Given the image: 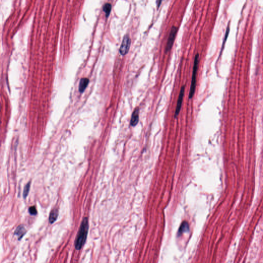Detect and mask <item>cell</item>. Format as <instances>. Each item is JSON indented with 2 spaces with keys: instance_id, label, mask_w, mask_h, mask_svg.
Here are the masks:
<instances>
[{
  "instance_id": "1",
  "label": "cell",
  "mask_w": 263,
  "mask_h": 263,
  "mask_svg": "<svg viewBox=\"0 0 263 263\" xmlns=\"http://www.w3.org/2000/svg\"><path fill=\"white\" fill-rule=\"evenodd\" d=\"M88 219L87 217H85L81 224L80 228L79 230L78 235L75 241V248L77 250H80L83 246L85 245L87 240L88 234Z\"/></svg>"
},
{
  "instance_id": "2",
  "label": "cell",
  "mask_w": 263,
  "mask_h": 263,
  "mask_svg": "<svg viewBox=\"0 0 263 263\" xmlns=\"http://www.w3.org/2000/svg\"><path fill=\"white\" fill-rule=\"evenodd\" d=\"M199 63V54H196L194 58V65H193V72H192V80H191V87L190 89L189 92V99L192 98L194 93H195V88L196 85V75H197V69H198V65Z\"/></svg>"
},
{
  "instance_id": "3",
  "label": "cell",
  "mask_w": 263,
  "mask_h": 263,
  "mask_svg": "<svg viewBox=\"0 0 263 263\" xmlns=\"http://www.w3.org/2000/svg\"><path fill=\"white\" fill-rule=\"evenodd\" d=\"M131 44V40L128 34H125L121 44L119 48V52L121 55L125 56L127 54L130 50Z\"/></svg>"
},
{
  "instance_id": "4",
  "label": "cell",
  "mask_w": 263,
  "mask_h": 263,
  "mask_svg": "<svg viewBox=\"0 0 263 263\" xmlns=\"http://www.w3.org/2000/svg\"><path fill=\"white\" fill-rule=\"evenodd\" d=\"M178 31V28L175 26H172L171 28V32L169 34V38L168 39L166 47L165 49V52H168L171 50L173 46V43L174 42L175 37L176 36L177 32Z\"/></svg>"
},
{
  "instance_id": "5",
  "label": "cell",
  "mask_w": 263,
  "mask_h": 263,
  "mask_svg": "<svg viewBox=\"0 0 263 263\" xmlns=\"http://www.w3.org/2000/svg\"><path fill=\"white\" fill-rule=\"evenodd\" d=\"M185 86L183 85L181 88L180 92H179V94L178 100H177V102L176 107V110H175V115H174V117H175V118H176L177 116L178 115L179 113L180 112L181 105H182L183 98L184 94H185Z\"/></svg>"
},
{
  "instance_id": "6",
  "label": "cell",
  "mask_w": 263,
  "mask_h": 263,
  "mask_svg": "<svg viewBox=\"0 0 263 263\" xmlns=\"http://www.w3.org/2000/svg\"><path fill=\"white\" fill-rule=\"evenodd\" d=\"M139 118V110L138 107L135 109L132 115L131 119V125L132 126H136L138 123Z\"/></svg>"
},
{
  "instance_id": "7",
  "label": "cell",
  "mask_w": 263,
  "mask_h": 263,
  "mask_svg": "<svg viewBox=\"0 0 263 263\" xmlns=\"http://www.w3.org/2000/svg\"><path fill=\"white\" fill-rule=\"evenodd\" d=\"M189 224L187 221H183L181 224V226L179 227L178 231V235L181 236L183 233L187 232L189 231Z\"/></svg>"
},
{
  "instance_id": "8",
  "label": "cell",
  "mask_w": 263,
  "mask_h": 263,
  "mask_svg": "<svg viewBox=\"0 0 263 263\" xmlns=\"http://www.w3.org/2000/svg\"><path fill=\"white\" fill-rule=\"evenodd\" d=\"M89 83V79L87 78H82L80 81L79 83V90L80 92H83L85 91V88H87V86Z\"/></svg>"
},
{
  "instance_id": "9",
  "label": "cell",
  "mask_w": 263,
  "mask_h": 263,
  "mask_svg": "<svg viewBox=\"0 0 263 263\" xmlns=\"http://www.w3.org/2000/svg\"><path fill=\"white\" fill-rule=\"evenodd\" d=\"M25 233H26V230L25 229V227L21 225L17 227L14 234L15 235H17L18 236L19 239L20 240L22 237L25 235Z\"/></svg>"
},
{
  "instance_id": "10",
  "label": "cell",
  "mask_w": 263,
  "mask_h": 263,
  "mask_svg": "<svg viewBox=\"0 0 263 263\" xmlns=\"http://www.w3.org/2000/svg\"><path fill=\"white\" fill-rule=\"evenodd\" d=\"M58 216V211L57 209H54L50 212L49 217V221L50 224H53L55 221H56Z\"/></svg>"
},
{
  "instance_id": "11",
  "label": "cell",
  "mask_w": 263,
  "mask_h": 263,
  "mask_svg": "<svg viewBox=\"0 0 263 263\" xmlns=\"http://www.w3.org/2000/svg\"><path fill=\"white\" fill-rule=\"evenodd\" d=\"M112 9V5L109 3H107L103 6V10L105 14V16L107 18L110 14V11Z\"/></svg>"
},
{
  "instance_id": "12",
  "label": "cell",
  "mask_w": 263,
  "mask_h": 263,
  "mask_svg": "<svg viewBox=\"0 0 263 263\" xmlns=\"http://www.w3.org/2000/svg\"><path fill=\"white\" fill-rule=\"evenodd\" d=\"M30 183H28L25 186V188H24V192H23V196H24V198H25H25L27 196V195H28L29 191V190H30Z\"/></svg>"
},
{
  "instance_id": "13",
  "label": "cell",
  "mask_w": 263,
  "mask_h": 263,
  "mask_svg": "<svg viewBox=\"0 0 263 263\" xmlns=\"http://www.w3.org/2000/svg\"><path fill=\"white\" fill-rule=\"evenodd\" d=\"M29 212L31 215H36L37 214L36 209L34 207H31L29 209Z\"/></svg>"
},
{
  "instance_id": "14",
  "label": "cell",
  "mask_w": 263,
  "mask_h": 263,
  "mask_svg": "<svg viewBox=\"0 0 263 263\" xmlns=\"http://www.w3.org/2000/svg\"><path fill=\"white\" fill-rule=\"evenodd\" d=\"M161 2H162V1H157L156 3L157 8H159V6H160V5H161Z\"/></svg>"
}]
</instances>
